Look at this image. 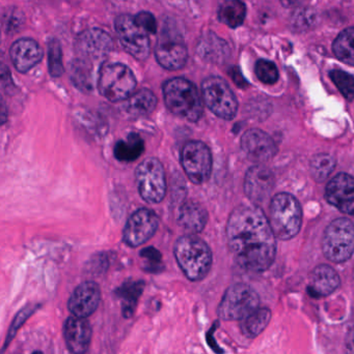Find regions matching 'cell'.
<instances>
[{"instance_id": "38", "label": "cell", "mask_w": 354, "mask_h": 354, "mask_svg": "<svg viewBox=\"0 0 354 354\" xmlns=\"http://www.w3.org/2000/svg\"><path fill=\"white\" fill-rule=\"evenodd\" d=\"M8 110L6 101L0 95V127L3 126L8 122Z\"/></svg>"}, {"instance_id": "14", "label": "cell", "mask_w": 354, "mask_h": 354, "mask_svg": "<svg viewBox=\"0 0 354 354\" xmlns=\"http://www.w3.org/2000/svg\"><path fill=\"white\" fill-rule=\"evenodd\" d=\"M241 147L247 157L256 163L272 159L278 151L274 139L263 131L253 129L247 131L241 139Z\"/></svg>"}, {"instance_id": "19", "label": "cell", "mask_w": 354, "mask_h": 354, "mask_svg": "<svg viewBox=\"0 0 354 354\" xmlns=\"http://www.w3.org/2000/svg\"><path fill=\"white\" fill-rule=\"evenodd\" d=\"M274 187V174L263 166H255L245 176V189L247 197L254 203L265 201Z\"/></svg>"}, {"instance_id": "45", "label": "cell", "mask_w": 354, "mask_h": 354, "mask_svg": "<svg viewBox=\"0 0 354 354\" xmlns=\"http://www.w3.org/2000/svg\"><path fill=\"white\" fill-rule=\"evenodd\" d=\"M224 1H227V0H224Z\"/></svg>"}, {"instance_id": "15", "label": "cell", "mask_w": 354, "mask_h": 354, "mask_svg": "<svg viewBox=\"0 0 354 354\" xmlns=\"http://www.w3.org/2000/svg\"><path fill=\"white\" fill-rule=\"evenodd\" d=\"M101 301L99 285L93 281H87L79 285L71 295L68 308L73 316L87 318L95 313Z\"/></svg>"}, {"instance_id": "3", "label": "cell", "mask_w": 354, "mask_h": 354, "mask_svg": "<svg viewBox=\"0 0 354 354\" xmlns=\"http://www.w3.org/2000/svg\"><path fill=\"white\" fill-rule=\"evenodd\" d=\"M164 101L172 113L189 122H197L203 115V101L191 81L174 78L163 85Z\"/></svg>"}, {"instance_id": "29", "label": "cell", "mask_w": 354, "mask_h": 354, "mask_svg": "<svg viewBox=\"0 0 354 354\" xmlns=\"http://www.w3.org/2000/svg\"><path fill=\"white\" fill-rule=\"evenodd\" d=\"M353 41L354 29L349 27L338 35L333 45L335 56L348 66L354 64Z\"/></svg>"}, {"instance_id": "30", "label": "cell", "mask_w": 354, "mask_h": 354, "mask_svg": "<svg viewBox=\"0 0 354 354\" xmlns=\"http://www.w3.org/2000/svg\"><path fill=\"white\" fill-rule=\"evenodd\" d=\"M336 167V160L328 153L316 155L311 161V174L314 179L324 181L334 171Z\"/></svg>"}, {"instance_id": "9", "label": "cell", "mask_w": 354, "mask_h": 354, "mask_svg": "<svg viewBox=\"0 0 354 354\" xmlns=\"http://www.w3.org/2000/svg\"><path fill=\"white\" fill-rule=\"evenodd\" d=\"M202 93L206 106L222 120H230L236 116L238 101L226 80L212 76L202 84Z\"/></svg>"}, {"instance_id": "13", "label": "cell", "mask_w": 354, "mask_h": 354, "mask_svg": "<svg viewBox=\"0 0 354 354\" xmlns=\"http://www.w3.org/2000/svg\"><path fill=\"white\" fill-rule=\"evenodd\" d=\"M158 224L159 222L155 212L147 208L136 210L125 226L123 236L125 243L129 247L136 248L147 243L157 231Z\"/></svg>"}, {"instance_id": "21", "label": "cell", "mask_w": 354, "mask_h": 354, "mask_svg": "<svg viewBox=\"0 0 354 354\" xmlns=\"http://www.w3.org/2000/svg\"><path fill=\"white\" fill-rule=\"evenodd\" d=\"M341 280L338 272L328 264L318 266L310 276V295L314 299L333 295L340 287Z\"/></svg>"}, {"instance_id": "27", "label": "cell", "mask_w": 354, "mask_h": 354, "mask_svg": "<svg viewBox=\"0 0 354 354\" xmlns=\"http://www.w3.org/2000/svg\"><path fill=\"white\" fill-rule=\"evenodd\" d=\"M247 6L241 0H227L220 6L218 18L231 28H237L245 22Z\"/></svg>"}, {"instance_id": "16", "label": "cell", "mask_w": 354, "mask_h": 354, "mask_svg": "<svg viewBox=\"0 0 354 354\" xmlns=\"http://www.w3.org/2000/svg\"><path fill=\"white\" fill-rule=\"evenodd\" d=\"M328 203L347 214H353L354 181L353 176L340 174L328 183L326 189Z\"/></svg>"}, {"instance_id": "1", "label": "cell", "mask_w": 354, "mask_h": 354, "mask_svg": "<svg viewBox=\"0 0 354 354\" xmlns=\"http://www.w3.org/2000/svg\"><path fill=\"white\" fill-rule=\"evenodd\" d=\"M227 236L235 260L243 270L263 272L274 263L276 236L259 206L235 208L229 216Z\"/></svg>"}, {"instance_id": "5", "label": "cell", "mask_w": 354, "mask_h": 354, "mask_svg": "<svg viewBox=\"0 0 354 354\" xmlns=\"http://www.w3.org/2000/svg\"><path fill=\"white\" fill-rule=\"evenodd\" d=\"M260 307V297L249 285L229 287L218 308V317L224 322H241Z\"/></svg>"}, {"instance_id": "23", "label": "cell", "mask_w": 354, "mask_h": 354, "mask_svg": "<svg viewBox=\"0 0 354 354\" xmlns=\"http://www.w3.org/2000/svg\"><path fill=\"white\" fill-rule=\"evenodd\" d=\"M272 317V311L268 308L259 307L245 319L241 320V333L247 338H257L267 328Z\"/></svg>"}, {"instance_id": "44", "label": "cell", "mask_w": 354, "mask_h": 354, "mask_svg": "<svg viewBox=\"0 0 354 354\" xmlns=\"http://www.w3.org/2000/svg\"><path fill=\"white\" fill-rule=\"evenodd\" d=\"M0 41H1V32H0Z\"/></svg>"}, {"instance_id": "36", "label": "cell", "mask_w": 354, "mask_h": 354, "mask_svg": "<svg viewBox=\"0 0 354 354\" xmlns=\"http://www.w3.org/2000/svg\"><path fill=\"white\" fill-rule=\"evenodd\" d=\"M141 256L145 258V262H147L148 270L156 272V270L161 266V254L154 248H147V249L143 250Z\"/></svg>"}, {"instance_id": "8", "label": "cell", "mask_w": 354, "mask_h": 354, "mask_svg": "<svg viewBox=\"0 0 354 354\" xmlns=\"http://www.w3.org/2000/svg\"><path fill=\"white\" fill-rule=\"evenodd\" d=\"M158 64L168 71L182 68L188 59L186 44L182 35L172 25L162 27L155 47Z\"/></svg>"}, {"instance_id": "34", "label": "cell", "mask_w": 354, "mask_h": 354, "mask_svg": "<svg viewBox=\"0 0 354 354\" xmlns=\"http://www.w3.org/2000/svg\"><path fill=\"white\" fill-rule=\"evenodd\" d=\"M39 306H27V307L23 308L18 314H17L16 317H15L14 322H12V326H10V330H8V336H6V343L3 345V349L0 351V354L4 353L6 348H8V344L12 342V339L16 336L17 332H18L19 328L25 324L27 319L37 311Z\"/></svg>"}, {"instance_id": "32", "label": "cell", "mask_w": 354, "mask_h": 354, "mask_svg": "<svg viewBox=\"0 0 354 354\" xmlns=\"http://www.w3.org/2000/svg\"><path fill=\"white\" fill-rule=\"evenodd\" d=\"M330 79L338 87L343 95L348 101H353L354 95V81L353 77L348 73L341 70H334L330 73Z\"/></svg>"}, {"instance_id": "24", "label": "cell", "mask_w": 354, "mask_h": 354, "mask_svg": "<svg viewBox=\"0 0 354 354\" xmlns=\"http://www.w3.org/2000/svg\"><path fill=\"white\" fill-rule=\"evenodd\" d=\"M157 105V97L149 89L143 88L141 91L133 93L127 99V104L125 106L126 111L130 115L145 116L152 113Z\"/></svg>"}, {"instance_id": "11", "label": "cell", "mask_w": 354, "mask_h": 354, "mask_svg": "<svg viewBox=\"0 0 354 354\" xmlns=\"http://www.w3.org/2000/svg\"><path fill=\"white\" fill-rule=\"evenodd\" d=\"M181 163L185 174L193 183L202 185L211 176V151L201 141H189L184 145L181 153Z\"/></svg>"}, {"instance_id": "26", "label": "cell", "mask_w": 354, "mask_h": 354, "mask_svg": "<svg viewBox=\"0 0 354 354\" xmlns=\"http://www.w3.org/2000/svg\"><path fill=\"white\" fill-rule=\"evenodd\" d=\"M145 151V143L139 135L132 133L127 140L116 142L114 153L116 160L121 162H133L139 159Z\"/></svg>"}, {"instance_id": "22", "label": "cell", "mask_w": 354, "mask_h": 354, "mask_svg": "<svg viewBox=\"0 0 354 354\" xmlns=\"http://www.w3.org/2000/svg\"><path fill=\"white\" fill-rule=\"evenodd\" d=\"M207 221V210L197 202H185L179 210V225L191 234L201 232L205 228Z\"/></svg>"}, {"instance_id": "20", "label": "cell", "mask_w": 354, "mask_h": 354, "mask_svg": "<svg viewBox=\"0 0 354 354\" xmlns=\"http://www.w3.org/2000/svg\"><path fill=\"white\" fill-rule=\"evenodd\" d=\"M10 59L18 72L27 73L43 58L41 46L33 39H20L10 49Z\"/></svg>"}, {"instance_id": "35", "label": "cell", "mask_w": 354, "mask_h": 354, "mask_svg": "<svg viewBox=\"0 0 354 354\" xmlns=\"http://www.w3.org/2000/svg\"><path fill=\"white\" fill-rule=\"evenodd\" d=\"M135 23L143 28L148 35H155L157 32V23L155 17L149 12H141L133 17Z\"/></svg>"}, {"instance_id": "40", "label": "cell", "mask_w": 354, "mask_h": 354, "mask_svg": "<svg viewBox=\"0 0 354 354\" xmlns=\"http://www.w3.org/2000/svg\"><path fill=\"white\" fill-rule=\"evenodd\" d=\"M235 71H236V73H235V76L233 75V79H234L235 83L238 85H242L245 84V80L243 79L242 75L240 74V72H239L237 68H235Z\"/></svg>"}, {"instance_id": "10", "label": "cell", "mask_w": 354, "mask_h": 354, "mask_svg": "<svg viewBox=\"0 0 354 354\" xmlns=\"http://www.w3.org/2000/svg\"><path fill=\"white\" fill-rule=\"evenodd\" d=\"M137 189L141 198L149 203H159L166 193L163 166L154 158L139 164L135 172Z\"/></svg>"}, {"instance_id": "39", "label": "cell", "mask_w": 354, "mask_h": 354, "mask_svg": "<svg viewBox=\"0 0 354 354\" xmlns=\"http://www.w3.org/2000/svg\"><path fill=\"white\" fill-rule=\"evenodd\" d=\"M10 76V71L6 64H0V79H8Z\"/></svg>"}, {"instance_id": "18", "label": "cell", "mask_w": 354, "mask_h": 354, "mask_svg": "<svg viewBox=\"0 0 354 354\" xmlns=\"http://www.w3.org/2000/svg\"><path fill=\"white\" fill-rule=\"evenodd\" d=\"M91 335L93 330L87 318L71 316L64 322V341L72 354L87 353L91 345Z\"/></svg>"}, {"instance_id": "42", "label": "cell", "mask_w": 354, "mask_h": 354, "mask_svg": "<svg viewBox=\"0 0 354 354\" xmlns=\"http://www.w3.org/2000/svg\"><path fill=\"white\" fill-rule=\"evenodd\" d=\"M285 6H297L305 2V0H282Z\"/></svg>"}, {"instance_id": "43", "label": "cell", "mask_w": 354, "mask_h": 354, "mask_svg": "<svg viewBox=\"0 0 354 354\" xmlns=\"http://www.w3.org/2000/svg\"><path fill=\"white\" fill-rule=\"evenodd\" d=\"M33 354H43V353H41V351H35Z\"/></svg>"}, {"instance_id": "33", "label": "cell", "mask_w": 354, "mask_h": 354, "mask_svg": "<svg viewBox=\"0 0 354 354\" xmlns=\"http://www.w3.org/2000/svg\"><path fill=\"white\" fill-rule=\"evenodd\" d=\"M256 75L258 79L264 84H274L278 80V71L276 64L269 60H258L255 66Z\"/></svg>"}, {"instance_id": "31", "label": "cell", "mask_w": 354, "mask_h": 354, "mask_svg": "<svg viewBox=\"0 0 354 354\" xmlns=\"http://www.w3.org/2000/svg\"><path fill=\"white\" fill-rule=\"evenodd\" d=\"M48 66L52 77L57 78L64 74L62 46L56 39H50L48 43Z\"/></svg>"}, {"instance_id": "4", "label": "cell", "mask_w": 354, "mask_h": 354, "mask_svg": "<svg viewBox=\"0 0 354 354\" xmlns=\"http://www.w3.org/2000/svg\"><path fill=\"white\" fill-rule=\"evenodd\" d=\"M268 222L276 239L289 241L297 236L303 223V210L297 198L287 193L274 196Z\"/></svg>"}, {"instance_id": "7", "label": "cell", "mask_w": 354, "mask_h": 354, "mask_svg": "<svg viewBox=\"0 0 354 354\" xmlns=\"http://www.w3.org/2000/svg\"><path fill=\"white\" fill-rule=\"evenodd\" d=\"M353 245V224L349 218H337L328 225L322 239V251L328 260L342 263L351 259Z\"/></svg>"}, {"instance_id": "37", "label": "cell", "mask_w": 354, "mask_h": 354, "mask_svg": "<svg viewBox=\"0 0 354 354\" xmlns=\"http://www.w3.org/2000/svg\"><path fill=\"white\" fill-rule=\"evenodd\" d=\"M4 27L8 31H14L19 29L23 23V15L20 10H8V14L4 15Z\"/></svg>"}, {"instance_id": "28", "label": "cell", "mask_w": 354, "mask_h": 354, "mask_svg": "<svg viewBox=\"0 0 354 354\" xmlns=\"http://www.w3.org/2000/svg\"><path fill=\"white\" fill-rule=\"evenodd\" d=\"M143 286H145L143 282L139 281V282L126 283L116 290V293L123 301L122 311L124 317H132L137 301H139V297L143 292Z\"/></svg>"}, {"instance_id": "17", "label": "cell", "mask_w": 354, "mask_h": 354, "mask_svg": "<svg viewBox=\"0 0 354 354\" xmlns=\"http://www.w3.org/2000/svg\"><path fill=\"white\" fill-rule=\"evenodd\" d=\"M75 45L85 57L99 59L110 53L114 48V41L106 31L91 28L80 33Z\"/></svg>"}, {"instance_id": "6", "label": "cell", "mask_w": 354, "mask_h": 354, "mask_svg": "<svg viewBox=\"0 0 354 354\" xmlns=\"http://www.w3.org/2000/svg\"><path fill=\"white\" fill-rule=\"evenodd\" d=\"M136 84L134 74L125 64H104L100 70L98 89L108 101H125L134 93Z\"/></svg>"}, {"instance_id": "25", "label": "cell", "mask_w": 354, "mask_h": 354, "mask_svg": "<svg viewBox=\"0 0 354 354\" xmlns=\"http://www.w3.org/2000/svg\"><path fill=\"white\" fill-rule=\"evenodd\" d=\"M197 52L204 59L211 62H220L229 56V47L224 39H220L214 33L204 35L203 39L197 46Z\"/></svg>"}, {"instance_id": "2", "label": "cell", "mask_w": 354, "mask_h": 354, "mask_svg": "<svg viewBox=\"0 0 354 354\" xmlns=\"http://www.w3.org/2000/svg\"><path fill=\"white\" fill-rule=\"evenodd\" d=\"M175 257L186 278L193 282L203 280L212 266L211 250L197 235L180 237L175 245Z\"/></svg>"}, {"instance_id": "41", "label": "cell", "mask_w": 354, "mask_h": 354, "mask_svg": "<svg viewBox=\"0 0 354 354\" xmlns=\"http://www.w3.org/2000/svg\"><path fill=\"white\" fill-rule=\"evenodd\" d=\"M347 342L349 343V344H347L346 343V351H349L348 354H353V330H349L348 333V338L346 339Z\"/></svg>"}, {"instance_id": "12", "label": "cell", "mask_w": 354, "mask_h": 354, "mask_svg": "<svg viewBox=\"0 0 354 354\" xmlns=\"http://www.w3.org/2000/svg\"><path fill=\"white\" fill-rule=\"evenodd\" d=\"M116 30L127 53L139 60H145L149 57L151 50L149 35L135 23L132 16L122 15L118 17Z\"/></svg>"}]
</instances>
